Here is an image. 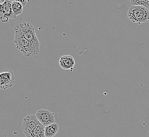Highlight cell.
I'll return each mask as SVG.
<instances>
[{
  "label": "cell",
  "mask_w": 149,
  "mask_h": 137,
  "mask_svg": "<svg viewBox=\"0 0 149 137\" xmlns=\"http://www.w3.org/2000/svg\"><path fill=\"white\" fill-rule=\"evenodd\" d=\"M14 42L16 49L21 52L25 57H31L39 53L40 44L34 43L17 33H15Z\"/></svg>",
  "instance_id": "cell-1"
},
{
  "label": "cell",
  "mask_w": 149,
  "mask_h": 137,
  "mask_svg": "<svg viewBox=\"0 0 149 137\" xmlns=\"http://www.w3.org/2000/svg\"><path fill=\"white\" fill-rule=\"evenodd\" d=\"M127 17L132 23H146L149 21V10L142 6H132L128 10Z\"/></svg>",
  "instance_id": "cell-2"
},
{
  "label": "cell",
  "mask_w": 149,
  "mask_h": 137,
  "mask_svg": "<svg viewBox=\"0 0 149 137\" xmlns=\"http://www.w3.org/2000/svg\"><path fill=\"white\" fill-rule=\"evenodd\" d=\"M15 33L19 34L34 43L40 44L35 28L29 22H23L15 26Z\"/></svg>",
  "instance_id": "cell-3"
},
{
  "label": "cell",
  "mask_w": 149,
  "mask_h": 137,
  "mask_svg": "<svg viewBox=\"0 0 149 137\" xmlns=\"http://www.w3.org/2000/svg\"><path fill=\"white\" fill-rule=\"evenodd\" d=\"M15 77L13 72L6 69L0 74V88L7 90L15 84Z\"/></svg>",
  "instance_id": "cell-4"
},
{
  "label": "cell",
  "mask_w": 149,
  "mask_h": 137,
  "mask_svg": "<svg viewBox=\"0 0 149 137\" xmlns=\"http://www.w3.org/2000/svg\"><path fill=\"white\" fill-rule=\"evenodd\" d=\"M15 18H16V17L12 10V2L6 0L3 4H1L0 19L3 23H8L10 19Z\"/></svg>",
  "instance_id": "cell-5"
},
{
  "label": "cell",
  "mask_w": 149,
  "mask_h": 137,
  "mask_svg": "<svg viewBox=\"0 0 149 137\" xmlns=\"http://www.w3.org/2000/svg\"><path fill=\"white\" fill-rule=\"evenodd\" d=\"M36 115L30 114L23 119L22 129L26 137L29 135L39 123Z\"/></svg>",
  "instance_id": "cell-6"
},
{
  "label": "cell",
  "mask_w": 149,
  "mask_h": 137,
  "mask_svg": "<svg viewBox=\"0 0 149 137\" xmlns=\"http://www.w3.org/2000/svg\"><path fill=\"white\" fill-rule=\"evenodd\" d=\"M38 120L45 127L55 123V114L46 109H40L36 113Z\"/></svg>",
  "instance_id": "cell-7"
},
{
  "label": "cell",
  "mask_w": 149,
  "mask_h": 137,
  "mask_svg": "<svg viewBox=\"0 0 149 137\" xmlns=\"http://www.w3.org/2000/svg\"><path fill=\"white\" fill-rule=\"evenodd\" d=\"M60 67L64 70H72L75 65V61L72 55H63L59 61Z\"/></svg>",
  "instance_id": "cell-8"
},
{
  "label": "cell",
  "mask_w": 149,
  "mask_h": 137,
  "mask_svg": "<svg viewBox=\"0 0 149 137\" xmlns=\"http://www.w3.org/2000/svg\"><path fill=\"white\" fill-rule=\"evenodd\" d=\"M59 129V125L54 123L50 125L46 126L45 128V134L46 137H54L57 134Z\"/></svg>",
  "instance_id": "cell-9"
},
{
  "label": "cell",
  "mask_w": 149,
  "mask_h": 137,
  "mask_svg": "<svg viewBox=\"0 0 149 137\" xmlns=\"http://www.w3.org/2000/svg\"><path fill=\"white\" fill-rule=\"evenodd\" d=\"M45 127L39 122L36 128L27 137H46L45 134Z\"/></svg>",
  "instance_id": "cell-10"
},
{
  "label": "cell",
  "mask_w": 149,
  "mask_h": 137,
  "mask_svg": "<svg viewBox=\"0 0 149 137\" xmlns=\"http://www.w3.org/2000/svg\"><path fill=\"white\" fill-rule=\"evenodd\" d=\"M23 7L24 6L20 2L15 1L12 2V10L13 13L16 17L22 13Z\"/></svg>",
  "instance_id": "cell-11"
},
{
  "label": "cell",
  "mask_w": 149,
  "mask_h": 137,
  "mask_svg": "<svg viewBox=\"0 0 149 137\" xmlns=\"http://www.w3.org/2000/svg\"><path fill=\"white\" fill-rule=\"evenodd\" d=\"M131 6H142L149 9V0H130Z\"/></svg>",
  "instance_id": "cell-12"
},
{
  "label": "cell",
  "mask_w": 149,
  "mask_h": 137,
  "mask_svg": "<svg viewBox=\"0 0 149 137\" xmlns=\"http://www.w3.org/2000/svg\"><path fill=\"white\" fill-rule=\"evenodd\" d=\"M9 1H11L12 2H14V1L19 2L22 3L24 6H26L28 3L30 2V0H9Z\"/></svg>",
  "instance_id": "cell-13"
},
{
  "label": "cell",
  "mask_w": 149,
  "mask_h": 137,
  "mask_svg": "<svg viewBox=\"0 0 149 137\" xmlns=\"http://www.w3.org/2000/svg\"><path fill=\"white\" fill-rule=\"evenodd\" d=\"M6 0H0V3L1 4H3V3L6 2Z\"/></svg>",
  "instance_id": "cell-14"
}]
</instances>
